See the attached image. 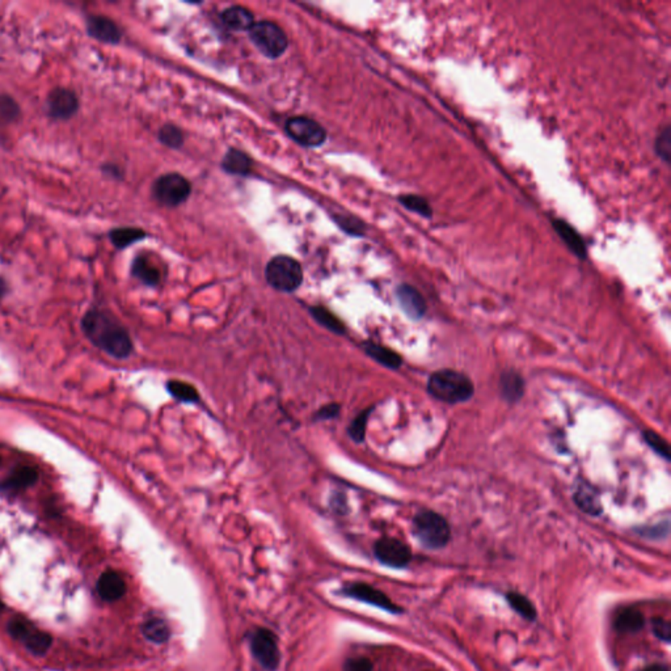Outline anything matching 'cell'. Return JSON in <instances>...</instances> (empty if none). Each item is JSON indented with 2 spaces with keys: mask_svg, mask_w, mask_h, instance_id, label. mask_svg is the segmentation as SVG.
Listing matches in <instances>:
<instances>
[{
  "mask_svg": "<svg viewBox=\"0 0 671 671\" xmlns=\"http://www.w3.org/2000/svg\"><path fill=\"white\" fill-rule=\"evenodd\" d=\"M83 331L94 347L119 359L128 358L133 342L128 331L107 312L92 310L83 317Z\"/></svg>",
  "mask_w": 671,
  "mask_h": 671,
  "instance_id": "cell-1",
  "label": "cell"
},
{
  "mask_svg": "<svg viewBox=\"0 0 671 671\" xmlns=\"http://www.w3.org/2000/svg\"><path fill=\"white\" fill-rule=\"evenodd\" d=\"M427 392L434 399L447 404H458L472 398L474 383L463 373L455 370H440L429 378Z\"/></svg>",
  "mask_w": 671,
  "mask_h": 671,
  "instance_id": "cell-2",
  "label": "cell"
},
{
  "mask_svg": "<svg viewBox=\"0 0 671 671\" xmlns=\"http://www.w3.org/2000/svg\"><path fill=\"white\" fill-rule=\"evenodd\" d=\"M265 278L273 289L282 293H293L303 282V269L295 258L290 256H276L265 268Z\"/></svg>",
  "mask_w": 671,
  "mask_h": 671,
  "instance_id": "cell-3",
  "label": "cell"
},
{
  "mask_svg": "<svg viewBox=\"0 0 671 671\" xmlns=\"http://www.w3.org/2000/svg\"><path fill=\"white\" fill-rule=\"evenodd\" d=\"M413 533L426 548L438 550L450 540V527L442 515L434 511H421L413 519Z\"/></svg>",
  "mask_w": 671,
  "mask_h": 671,
  "instance_id": "cell-4",
  "label": "cell"
},
{
  "mask_svg": "<svg viewBox=\"0 0 671 671\" xmlns=\"http://www.w3.org/2000/svg\"><path fill=\"white\" fill-rule=\"evenodd\" d=\"M249 37L258 51L271 60L280 57L289 45L288 37L280 26L265 20L252 26Z\"/></svg>",
  "mask_w": 671,
  "mask_h": 671,
  "instance_id": "cell-5",
  "label": "cell"
},
{
  "mask_svg": "<svg viewBox=\"0 0 671 671\" xmlns=\"http://www.w3.org/2000/svg\"><path fill=\"white\" fill-rule=\"evenodd\" d=\"M153 193L158 202L175 207L187 201L192 193V185L179 173H167L153 182Z\"/></svg>",
  "mask_w": 671,
  "mask_h": 671,
  "instance_id": "cell-6",
  "label": "cell"
},
{
  "mask_svg": "<svg viewBox=\"0 0 671 671\" xmlns=\"http://www.w3.org/2000/svg\"><path fill=\"white\" fill-rule=\"evenodd\" d=\"M9 632L12 638L18 640L31 653L36 655H45L53 641L46 632L36 628L32 623L21 618L9 621Z\"/></svg>",
  "mask_w": 671,
  "mask_h": 671,
  "instance_id": "cell-7",
  "label": "cell"
},
{
  "mask_svg": "<svg viewBox=\"0 0 671 671\" xmlns=\"http://www.w3.org/2000/svg\"><path fill=\"white\" fill-rule=\"evenodd\" d=\"M286 133L293 141L305 147H319L327 141L325 129L307 117H293L286 122Z\"/></svg>",
  "mask_w": 671,
  "mask_h": 671,
  "instance_id": "cell-8",
  "label": "cell"
},
{
  "mask_svg": "<svg viewBox=\"0 0 671 671\" xmlns=\"http://www.w3.org/2000/svg\"><path fill=\"white\" fill-rule=\"evenodd\" d=\"M252 653L260 665L268 670H276L280 663L277 638L268 629H257L251 638Z\"/></svg>",
  "mask_w": 671,
  "mask_h": 671,
  "instance_id": "cell-9",
  "label": "cell"
},
{
  "mask_svg": "<svg viewBox=\"0 0 671 671\" xmlns=\"http://www.w3.org/2000/svg\"><path fill=\"white\" fill-rule=\"evenodd\" d=\"M46 105L51 119L66 121L72 119L79 111V99L74 91L57 87L49 94Z\"/></svg>",
  "mask_w": 671,
  "mask_h": 671,
  "instance_id": "cell-10",
  "label": "cell"
},
{
  "mask_svg": "<svg viewBox=\"0 0 671 671\" xmlns=\"http://www.w3.org/2000/svg\"><path fill=\"white\" fill-rule=\"evenodd\" d=\"M374 551L376 559L391 568H403L408 565L412 557L408 545L393 538H384L376 542Z\"/></svg>",
  "mask_w": 671,
  "mask_h": 671,
  "instance_id": "cell-11",
  "label": "cell"
},
{
  "mask_svg": "<svg viewBox=\"0 0 671 671\" xmlns=\"http://www.w3.org/2000/svg\"><path fill=\"white\" fill-rule=\"evenodd\" d=\"M87 33L92 38L104 43H119L122 33L119 26L109 18L102 15H91L85 21Z\"/></svg>",
  "mask_w": 671,
  "mask_h": 671,
  "instance_id": "cell-12",
  "label": "cell"
},
{
  "mask_svg": "<svg viewBox=\"0 0 671 671\" xmlns=\"http://www.w3.org/2000/svg\"><path fill=\"white\" fill-rule=\"evenodd\" d=\"M345 593L349 596H353V598L359 599V601L366 602V604H373V606H376V607L383 609V610H387L390 612L400 611L399 607L396 604H392L387 595L383 594L381 590L370 587V585L353 584V585H349L345 589Z\"/></svg>",
  "mask_w": 671,
  "mask_h": 671,
  "instance_id": "cell-13",
  "label": "cell"
},
{
  "mask_svg": "<svg viewBox=\"0 0 671 671\" xmlns=\"http://www.w3.org/2000/svg\"><path fill=\"white\" fill-rule=\"evenodd\" d=\"M396 297L399 300L401 310L408 317L413 320H420L421 317H424L427 307H426L425 299L420 294L418 290L410 285L404 283V285H400L396 290Z\"/></svg>",
  "mask_w": 671,
  "mask_h": 671,
  "instance_id": "cell-14",
  "label": "cell"
},
{
  "mask_svg": "<svg viewBox=\"0 0 671 671\" xmlns=\"http://www.w3.org/2000/svg\"><path fill=\"white\" fill-rule=\"evenodd\" d=\"M552 226L565 246L569 248L570 252L578 257L579 260H587V246L584 238L579 235L577 229L570 226L568 222L562 219H553Z\"/></svg>",
  "mask_w": 671,
  "mask_h": 671,
  "instance_id": "cell-15",
  "label": "cell"
},
{
  "mask_svg": "<svg viewBox=\"0 0 671 671\" xmlns=\"http://www.w3.org/2000/svg\"><path fill=\"white\" fill-rule=\"evenodd\" d=\"M126 591L125 579L116 570H107L97 581V593L107 602H114Z\"/></svg>",
  "mask_w": 671,
  "mask_h": 671,
  "instance_id": "cell-16",
  "label": "cell"
},
{
  "mask_svg": "<svg viewBox=\"0 0 671 671\" xmlns=\"http://www.w3.org/2000/svg\"><path fill=\"white\" fill-rule=\"evenodd\" d=\"M222 21L232 31H249L255 24L253 13L240 6L224 9L222 13Z\"/></svg>",
  "mask_w": 671,
  "mask_h": 671,
  "instance_id": "cell-17",
  "label": "cell"
},
{
  "mask_svg": "<svg viewBox=\"0 0 671 671\" xmlns=\"http://www.w3.org/2000/svg\"><path fill=\"white\" fill-rule=\"evenodd\" d=\"M364 350H365V353L369 357L373 358L378 364H381L387 369L398 370L403 364V359L398 353H395L391 349L384 348L382 345L374 344V342L364 344Z\"/></svg>",
  "mask_w": 671,
  "mask_h": 671,
  "instance_id": "cell-18",
  "label": "cell"
},
{
  "mask_svg": "<svg viewBox=\"0 0 671 671\" xmlns=\"http://www.w3.org/2000/svg\"><path fill=\"white\" fill-rule=\"evenodd\" d=\"M131 273L147 286H156L162 280L160 271L146 256L136 257L131 266Z\"/></svg>",
  "mask_w": 671,
  "mask_h": 671,
  "instance_id": "cell-19",
  "label": "cell"
},
{
  "mask_svg": "<svg viewBox=\"0 0 671 671\" xmlns=\"http://www.w3.org/2000/svg\"><path fill=\"white\" fill-rule=\"evenodd\" d=\"M222 167L226 172L231 175H238V176H246L252 170V160L246 153L231 148L229 153H226Z\"/></svg>",
  "mask_w": 671,
  "mask_h": 671,
  "instance_id": "cell-20",
  "label": "cell"
},
{
  "mask_svg": "<svg viewBox=\"0 0 671 671\" xmlns=\"http://www.w3.org/2000/svg\"><path fill=\"white\" fill-rule=\"evenodd\" d=\"M574 501L579 509L590 515L596 517L602 513V505L598 498V494L587 484L578 485L574 493Z\"/></svg>",
  "mask_w": 671,
  "mask_h": 671,
  "instance_id": "cell-21",
  "label": "cell"
},
{
  "mask_svg": "<svg viewBox=\"0 0 671 671\" xmlns=\"http://www.w3.org/2000/svg\"><path fill=\"white\" fill-rule=\"evenodd\" d=\"M500 390L505 399L514 403L523 396L525 382L515 371H505L500 379Z\"/></svg>",
  "mask_w": 671,
  "mask_h": 671,
  "instance_id": "cell-22",
  "label": "cell"
},
{
  "mask_svg": "<svg viewBox=\"0 0 671 671\" xmlns=\"http://www.w3.org/2000/svg\"><path fill=\"white\" fill-rule=\"evenodd\" d=\"M38 479L37 471L32 467H18L12 472L6 481L0 484V489L18 491L33 485Z\"/></svg>",
  "mask_w": 671,
  "mask_h": 671,
  "instance_id": "cell-23",
  "label": "cell"
},
{
  "mask_svg": "<svg viewBox=\"0 0 671 671\" xmlns=\"http://www.w3.org/2000/svg\"><path fill=\"white\" fill-rule=\"evenodd\" d=\"M645 619L641 612L635 610V609H627L616 616L615 619V628L619 632H638L644 627Z\"/></svg>",
  "mask_w": 671,
  "mask_h": 671,
  "instance_id": "cell-24",
  "label": "cell"
},
{
  "mask_svg": "<svg viewBox=\"0 0 671 671\" xmlns=\"http://www.w3.org/2000/svg\"><path fill=\"white\" fill-rule=\"evenodd\" d=\"M145 238L146 232L143 229H133V227H121V229H111L109 232L111 244L119 249L128 248Z\"/></svg>",
  "mask_w": 671,
  "mask_h": 671,
  "instance_id": "cell-25",
  "label": "cell"
},
{
  "mask_svg": "<svg viewBox=\"0 0 671 671\" xmlns=\"http://www.w3.org/2000/svg\"><path fill=\"white\" fill-rule=\"evenodd\" d=\"M310 312L312 315L315 320L328 331L337 333V334H344L345 333V325L341 322L340 319L334 314H332L329 310H327L323 306H315L310 308Z\"/></svg>",
  "mask_w": 671,
  "mask_h": 671,
  "instance_id": "cell-26",
  "label": "cell"
},
{
  "mask_svg": "<svg viewBox=\"0 0 671 671\" xmlns=\"http://www.w3.org/2000/svg\"><path fill=\"white\" fill-rule=\"evenodd\" d=\"M142 632L147 640L153 641L155 644H163L170 638V628L167 623L158 618L146 621L142 627Z\"/></svg>",
  "mask_w": 671,
  "mask_h": 671,
  "instance_id": "cell-27",
  "label": "cell"
},
{
  "mask_svg": "<svg viewBox=\"0 0 671 671\" xmlns=\"http://www.w3.org/2000/svg\"><path fill=\"white\" fill-rule=\"evenodd\" d=\"M20 114L21 109L15 99L9 94H0V128L15 124Z\"/></svg>",
  "mask_w": 671,
  "mask_h": 671,
  "instance_id": "cell-28",
  "label": "cell"
},
{
  "mask_svg": "<svg viewBox=\"0 0 671 671\" xmlns=\"http://www.w3.org/2000/svg\"><path fill=\"white\" fill-rule=\"evenodd\" d=\"M167 390L170 393L172 398H175L182 403H189L195 404L200 401V395L192 384L187 382H180V381H170L167 384Z\"/></svg>",
  "mask_w": 671,
  "mask_h": 671,
  "instance_id": "cell-29",
  "label": "cell"
},
{
  "mask_svg": "<svg viewBox=\"0 0 671 671\" xmlns=\"http://www.w3.org/2000/svg\"><path fill=\"white\" fill-rule=\"evenodd\" d=\"M399 202L409 212L418 214L426 219H430L433 217L432 206L424 197L418 195H403L399 197Z\"/></svg>",
  "mask_w": 671,
  "mask_h": 671,
  "instance_id": "cell-30",
  "label": "cell"
},
{
  "mask_svg": "<svg viewBox=\"0 0 671 671\" xmlns=\"http://www.w3.org/2000/svg\"><path fill=\"white\" fill-rule=\"evenodd\" d=\"M508 602L513 607V610L518 612L520 616L526 618L528 621H534L536 618L535 607L527 599L525 595L518 594V593H509L508 594Z\"/></svg>",
  "mask_w": 671,
  "mask_h": 671,
  "instance_id": "cell-31",
  "label": "cell"
},
{
  "mask_svg": "<svg viewBox=\"0 0 671 671\" xmlns=\"http://www.w3.org/2000/svg\"><path fill=\"white\" fill-rule=\"evenodd\" d=\"M371 410L373 408L366 409L362 413H359L349 425L348 433L354 442L362 443L365 441L366 427H367V421H369Z\"/></svg>",
  "mask_w": 671,
  "mask_h": 671,
  "instance_id": "cell-32",
  "label": "cell"
},
{
  "mask_svg": "<svg viewBox=\"0 0 671 671\" xmlns=\"http://www.w3.org/2000/svg\"><path fill=\"white\" fill-rule=\"evenodd\" d=\"M655 150L657 156L665 163H670L671 159V128L667 125L661 130L657 136L655 142Z\"/></svg>",
  "mask_w": 671,
  "mask_h": 671,
  "instance_id": "cell-33",
  "label": "cell"
},
{
  "mask_svg": "<svg viewBox=\"0 0 671 671\" xmlns=\"http://www.w3.org/2000/svg\"><path fill=\"white\" fill-rule=\"evenodd\" d=\"M644 440L649 444V447H652L660 457H662L666 460H670L669 444L660 434L655 433L653 430H645L644 432Z\"/></svg>",
  "mask_w": 671,
  "mask_h": 671,
  "instance_id": "cell-34",
  "label": "cell"
},
{
  "mask_svg": "<svg viewBox=\"0 0 671 671\" xmlns=\"http://www.w3.org/2000/svg\"><path fill=\"white\" fill-rule=\"evenodd\" d=\"M159 139L162 143L168 146L170 148H179L184 142L181 130L173 125L163 126L159 131Z\"/></svg>",
  "mask_w": 671,
  "mask_h": 671,
  "instance_id": "cell-35",
  "label": "cell"
},
{
  "mask_svg": "<svg viewBox=\"0 0 671 671\" xmlns=\"http://www.w3.org/2000/svg\"><path fill=\"white\" fill-rule=\"evenodd\" d=\"M334 219H336V223L340 226L341 229H344L345 232H348L349 235L362 236L365 234V223L359 221L357 218H354V217L339 215V217H334Z\"/></svg>",
  "mask_w": 671,
  "mask_h": 671,
  "instance_id": "cell-36",
  "label": "cell"
},
{
  "mask_svg": "<svg viewBox=\"0 0 671 671\" xmlns=\"http://www.w3.org/2000/svg\"><path fill=\"white\" fill-rule=\"evenodd\" d=\"M653 631L655 635L660 640L669 643L671 640V626L670 621L662 619V618H655L653 621Z\"/></svg>",
  "mask_w": 671,
  "mask_h": 671,
  "instance_id": "cell-37",
  "label": "cell"
},
{
  "mask_svg": "<svg viewBox=\"0 0 671 671\" xmlns=\"http://www.w3.org/2000/svg\"><path fill=\"white\" fill-rule=\"evenodd\" d=\"M345 671H373V663L367 658H351L345 665Z\"/></svg>",
  "mask_w": 671,
  "mask_h": 671,
  "instance_id": "cell-38",
  "label": "cell"
},
{
  "mask_svg": "<svg viewBox=\"0 0 671 671\" xmlns=\"http://www.w3.org/2000/svg\"><path fill=\"white\" fill-rule=\"evenodd\" d=\"M340 409L339 404H328V405H325V407L320 409L315 417H316V420H322V421L332 420V418H336L339 416Z\"/></svg>",
  "mask_w": 671,
  "mask_h": 671,
  "instance_id": "cell-39",
  "label": "cell"
},
{
  "mask_svg": "<svg viewBox=\"0 0 671 671\" xmlns=\"http://www.w3.org/2000/svg\"><path fill=\"white\" fill-rule=\"evenodd\" d=\"M643 671H669V669L663 665H652V666H648Z\"/></svg>",
  "mask_w": 671,
  "mask_h": 671,
  "instance_id": "cell-40",
  "label": "cell"
},
{
  "mask_svg": "<svg viewBox=\"0 0 671 671\" xmlns=\"http://www.w3.org/2000/svg\"><path fill=\"white\" fill-rule=\"evenodd\" d=\"M6 291H7V285L4 280H0V298L6 294Z\"/></svg>",
  "mask_w": 671,
  "mask_h": 671,
  "instance_id": "cell-41",
  "label": "cell"
},
{
  "mask_svg": "<svg viewBox=\"0 0 671 671\" xmlns=\"http://www.w3.org/2000/svg\"><path fill=\"white\" fill-rule=\"evenodd\" d=\"M3 609H4V604H3V602H1V599H0V611H1Z\"/></svg>",
  "mask_w": 671,
  "mask_h": 671,
  "instance_id": "cell-42",
  "label": "cell"
}]
</instances>
